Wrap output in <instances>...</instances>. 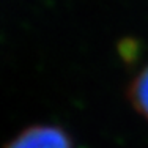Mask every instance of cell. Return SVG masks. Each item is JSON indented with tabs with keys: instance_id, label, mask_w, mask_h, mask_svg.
Listing matches in <instances>:
<instances>
[{
	"instance_id": "6da1fadb",
	"label": "cell",
	"mask_w": 148,
	"mask_h": 148,
	"mask_svg": "<svg viewBox=\"0 0 148 148\" xmlns=\"http://www.w3.org/2000/svg\"><path fill=\"white\" fill-rule=\"evenodd\" d=\"M5 148H73V142L60 126L33 125L13 137Z\"/></svg>"
},
{
	"instance_id": "7a4b0ae2",
	"label": "cell",
	"mask_w": 148,
	"mask_h": 148,
	"mask_svg": "<svg viewBox=\"0 0 148 148\" xmlns=\"http://www.w3.org/2000/svg\"><path fill=\"white\" fill-rule=\"evenodd\" d=\"M126 95L134 110L148 121V63L129 82Z\"/></svg>"
}]
</instances>
